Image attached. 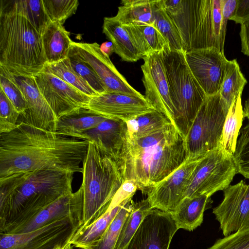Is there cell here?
<instances>
[{"label":"cell","mask_w":249,"mask_h":249,"mask_svg":"<svg viewBox=\"0 0 249 249\" xmlns=\"http://www.w3.org/2000/svg\"><path fill=\"white\" fill-rule=\"evenodd\" d=\"M89 142L68 138L22 123L0 133V179L40 170L83 173Z\"/></svg>","instance_id":"cell-1"},{"label":"cell","mask_w":249,"mask_h":249,"mask_svg":"<svg viewBox=\"0 0 249 249\" xmlns=\"http://www.w3.org/2000/svg\"><path fill=\"white\" fill-rule=\"evenodd\" d=\"M74 173L40 170L0 179V233H5L72 193Z\"/></svg>","instance_id":"cell-2"},{"label":"cell","mask_w":249,"mask_h":249,"mask_svg":"<svg viewBox=\"0 0 249 249\" xmlns=\"http://www.w3.org/2000/svg\"><path fill=\"white\" fill-rule=\"evenodd\" d=\"M187 159L185 138L173 124L144 137L129 140L124 157V179L146 195Z\"/></svg>","instance_id":"cell-3"},{"label":"cell","mask_w":249,"mask_h":249,"mask_svg":"<svg viewBox=\"0 0 249 249\" xmlns=\"http://www.w3.org/2000/svg\"><path fill=\"white\" fill-rule=\"evenodd\" d=\"M46 63L41 35L25 17L0 13V65L11 73L34 76Z\"/></svg>","instance_id":"cell-4"},{"label":"cell","mask_w":249,"mask_h":249,"mask_svg":"<svg viewBox=\"0 0 249 249\" xmlns=\"http://www.w3.org/2000/svg\"><path fill=\"white\" fill-rule=\"evenodd\" d=\"M83 221L81 228L91 224L108 209L125 181L122 166L89 142L83 163Z\"/></svg>","instance_id":"cell-5"},{"label":"cell","mask_w":249,"mask_h":249,"mask_svg":"<svg viewBox=\"0 0 249 249\" xmlns=\"http://www.w3.org/2000/svg\"><path fill=\"white\" fill-rule=\"evenodd\" d=\"M162 56L175 109L174 125L185 139L207 95L191 72L183 50H172L167 46Z\"/></svg>","instance_id":"cell-6"},{"label":"cell","mask_w":249,"mask_h":249,"mask_svg":"<svg viewBox=\"0 0 249 249\" xmlns=\"http://www.w3.org/2000/svg\"><path fill=\"white\" fill-rule=\"evenodd\" d=\"M221 0H182L180 11L171 17L180 33L182 50L215 48L221 52Z\"/></svg>","instance_id":"cell-7"},{"label":"cell","mask_w":249,"mask_h":249,"mask_svg":"<svg viewBox=\"0 0 249 249\" xmlns=\"http://www.w3.org/2000/svg\"><path fill=\"white\" fill-rule=\"evenodd\" d=\"M228 110L219 92L207 96L185 139L187 159L202 158L220 147Z\"/></svg>","instance_id":"cell-8"},{"label":"cell","mask_w":249,"mask_h":249,"mask_svg":"<svg viewBox=\"0 0 249 249\" xmlns=\"http://www.w3.org/2000/svg\"><path fill=\"white\" fill-rule=\"evenodd\" d=\"M236 174L232 156L220 147L210 151L201 158L196 167L183 199L202 196L211 197L228 187Z\"/></svg>","instance_id":"cell-9"},{"label":"cell","mask_w":249,"mask_h":249,"mask_svg":"<svg viewBox=\"0 0 249 249\" xmlns=\"http://www.w3.org/2000/svg\"><path fill=\"white\" fill-rule=\"evenodd\" d=\"M83 213L70 215L35 231L20 234L0 233V249H53L70 243L82 226Z\"/></svg>","instance_id":"cell-10"},{"label":"cell","mask_w":249,"mask_h":249,"mask_svg":"<svg viewBox=\"0 0 249 249\" xmlns=\"http://www.w3.org/2000/svg\"><path fill=\"white\" fill-rule=\"evenodd\" d=\"M142 59L143 63L141 69L145 97L157 111L164 115L174 125L175 112L171 99L162 51L150 53Z\"/></svg>","instance_id":"cell-11"},{"label":"cell","mask_w":249,"mask_h":249,"mask_svg":"<svg viewBox=\"0 0 249 249\" xmlns=\"http://www.w3.org/2000/svg\"><path fill=\"white\" fill-rule=\"evenodd\" d=\"M223 192V200L213 210L223 235L249 228V184L241 180Z\"/></svg>","instance_id":"cell-12"},{"label":"cell","mask_w":249,"mask_h":249,"mask_svg":"<svg viewBox=\"0 0 249 249\" xmlns=\"http://www.w3.org/2000/svg\"><path fill=\"white\" fill-rule=\"evenodd\" d=\"M202 158L186 160L146 193L151 207L163 212H175L183 199L193 172Z\"/></svg>","instance_id":"cell-13"},{"label":"cell","mask_w":249,"mask_h":249,"mask_svg":"<svg viewBox=\"0 0 249 249\" xmlns=\"http://www.w3.org/2000/svg\"><path fill=\"white\" fill-rule=\"evenodd\" d=\"M186 62L195 78L207 95L218 93L225 75L228 60L215 48L185 52Z\"/></svg>","instance_id":"cell-14"},{"label":"cell","mask_w":249,"mask_h":249,"mask_svg":"<svg viewBox=\"0 0 249 249\" xmlns=\"http://www.w3.org/2000/svg\"><path fill=\"white\" fill-rule=\"evenodd\" d=\"M34 77L56 119L75 109L88 106L91 97L53 74L42 71Z\"/></svg>","instance_id":"cell-15"},{"label":"cell","mask_w":249,"mask_h":249,"mask_svg":"<svg viewBox=\"0 0 249 249\" xmlns=\"http://www.w3.org/2000/svg\"><path fill=\"white\" fill-rule=\"evenodd\" d=\"M87 107L107 119L125 122L138 116L156 111L143 95L118 92H107L92 97Z\"/></svg>","instance_id":"cell-16"},{"label":"cell","mask_w":249,"mask_h":249,"mask_svg":"<svg viewBox=\"0 0 249 249\" xmlns=\"http://www.w3.org/2000/svg\"><path fill=\"white\" fill-rule=\"evenodd\" d=\"M178 230L170 213L153 209L145 217L125 249H169Z\"/></svg>","instance_id":"cell-17"},{"label":"cell","mask_w":249,"mask_h":249,"mask_svg":"<svg viewBox=\"0 0 249 249\" xmlns=\"http://www.w3.org/2000/svg\"><path fill=\"white\" fill-rule=\"evenodd\" d=\"M81 57L88 63L100 78L107 92H118L142 95L134 89L111 62L109 55L102 50L96 42H72Z\"/></svg>","instance_id":"cell-18"},{"label":"cell","mask_w":249,"mask_h":249,"mask_svg":"<svg viewBox=\"0 0 249 249\" xmlns=\"http://www.w3.org/2000/svg\"><path fill=\"white\" fill-rule=\"evenodd\" d=\"M137 190L134 183L125 180L113 197L107 211L89 225L80 228L70 243L81 249H90L98 242L121 208L132 200Z\"/></svg>","instance_id":"cell-19"},{"label":"cell","mask_w":249,"mask_h":249,"mask_svg":"<svg viewBox=\"0 0 249 249\" xmlns=\"http://www.w3.org/2000/svg\"><path fill=\"white\" fill-rule=\"evenodd\" d=\"M76 138L92 142L101 152L117 161L122 169L124 168L127 138L126 122L107 119Z\"/></svg>","instance_id":"cell-20"},{"label":"cell","mask_w":249,"mask_h":249,"mask_svg":"<svg viewBox=\"0 0 249 249\" xmlns=\"http://www.w3.org/2000/svg\"><path fill=\"white\" fill-rule=\"evenodd\" d=\"M12 74L23 92L27 105L25 113L19 116L20 122L54 132L56 118L41 93L34 76Z\"/></svg>","instance_id":"cell-21"},{"label":"cell","mask_w":249,"mask_h":249,"mask_svg":"<svg viewBox=\"0 0 249 249\" xmlns=\"http://www.w3.org/2000/svg\"><path fill=\"white\" fill-rule=\"evenodd\" d=\"M83 213V189L59 198L33 217L8 231L6 234L29 232L66 216Z\"/></svg>","instance_id":"cell-22"},{"label":"cell","mask_w":249,"mask_h":249,"mask_svg":"<svg viewBox=\"0 0 249 249\" xmlns=\"http://www.w3.org/2000/svg\"><path fill=\"white\" fill-rule=\"evenodd\" d=\"M107 119L87 107H82L57 119L54 133L60 136L76 138Z\"/></svg>","instance_id":"cell-23"},{"label":"cell","mask_w":249,"mask_h":249,"mask_svg":"<svg viewBox=\"0 0 249 249\" xmlns=\"http://www.w3.org/2000/svg\"><path fill=\"white\" fill-rule=\"evenodd\" d=\"M70 35L57 21L51 22L45 28L41 37L46 63H56L68 57L73 42Z\"/></svg>","instance_id":"cell-24"},{"label":"cell","mask_w":249,"mask_h":249,"mask_svg":"<svg viewBox=\"0 0 249 249\" xmlns=\"http://www.w3.org/2000/svg\"><path fill=\"white\" fill-rule=\"evenodd\" d=\"M103 33L111 41L113 52L123 61L134 62L142 58L124 26L114 17L104 18Z\"/></svg>","instance_id":"cell-25"},{"label":"cell","mask_w":249,"mask_h":249,"mask_svg":"<svg viewBox=\"0 0 249 249\" xmlns=\"http://www.w3.org/2000/svg\"><path fill=\"white\" fill-rule=\"evenodd\" d=\"M211 197L202 196L184 198L171 214L178 229L193 231L201 225L204 213L211 208Z\"/></svg>","instance_id":"cell-26"},{"label":"cell","mask_w":249,"mask_h":249,"mask_svg":"<svg viewBox=\"0 0 249 249\" xmlns=\"http://www.w3.org/2000/svg\"><path fill=\"white\" fill-rule=\"evenodd\" d=\"M0 13L15 14L25 17L41 35L51 22L42 0H1Z\"/></svg>","instance_id":"cell-27"},{"label":"cell","mask_w":249,"mask_h":249,"mask_svg":"<svg viewBox=\"0 0 249 249\" xmlns=\"http://www.w3.org/2000/svg\"><path fill=\"white\" fill-rule=\"evenodd\" d=\"M124 27L142 58L150 53L162 51L169 46L166 39L153 24Z\"/></svg>","instance_id":"cell-28"},{"label":"cell","mask_w":249,"mask_h":249,"mask_svg":"<svg viewBox=\"0 0 249 249\" xmlns=\"http://www.w3.org/2000/svg\"><path fill=\"white\" fill-rule=\"evenodd\" d=\"M242 93H239L229 109L220 142V147L231 156L235 152L239 132L244 118Z\"/></svg>","instance_id":"cell-29"},{"label":"cell","mask_w":249,"mask_h":249,"mask_svg":"<svg viewBox=\"0 0 249 249\" xmlns=\"http://www.w3.org/2000/svg\"><path fill=\"white\" fill-rule=\"evenodd\" d=\"M153 0H123L115 18L123 25L153 24Z\"/></svg>","instance_id":"cell-30"},{"label":"cell","mask_w":249,"mask_h":249,"mask_svg":"<svg viewBox=\"0 0 249 249\" xmlns=\"http://www.w3.org/2000/svg\"><path fill=\"white\" fill-rule=\"evenodd\" d=\"M171 124L162 113L155 111L138 116L126 122L127 139H139Z\"/></svg>","instance_id":"cell-31"},{"label":"cell","mask_w":249,"mask_h":249,"mask_svg":"<svg viewBox=\"0 0 249 249\" xmlns=\"http://www.w3.org/2000/svg\"><path fill=\"white\" fill-rule=\"evenodd\" d=\"M153 24L164 37L172 50H182L179 30L174 20L166 11L163 0H153Z\"/></svg>","instance_id":"cell-32"},{"label":"cell","mask_w":249,"mask_h":249,"mask_svg":"<svg viewBox=\"0 0 249 249\" xmlns=\"http://www.w3.org/2000/svg\"><path fill=\"white\" fill-rule=\"evenodd\" d=\"M131 211L125 219L115 249H125L145 217L153 209L147 198L138 202L131 200Z\"/></svg>","instance_id":"cell-33"},{"label":"cell","mask_w":249,"mask_h":249,"mask_svg":"<svg viewBox=\"0 0 249 249\" xmlns=\"http://www.w3.org/2000/svg\"><path fill=\"white\" fill-rule=\"evenodd\" d=\"M247 80L241 71L236 59L227 62L225 75L219 91L220 97L226 107L230 106L240 92H242Z\"/></svg>","instance_id":"cell-34"},{"label":"cell","mask_w":249,"mask_h":249,"mask_svg":"<svg viewBox=\"0 0 249 249\" xmlns=\"http://www.w3.org/2000/svg\"><path fill=\"white\" fill-rule=\"evenodd\" d=\"M42 71L53 74L91 98L99 94L73 70L68 57L56 63H46Z\"/></svg>","instance_id":"cell-35"},{"label":"cell","mask_w":249,"mask_h":249,"mask_svg":"<svg viewBox=\"0 0 249 249\" xmlns=\"http://www.w3.org/2000/svg\"><path fill=\"white\" fill-rule=\"evenodd\" d=\"M0 88L20 115H24L27 110V105L23 92L12 73L2 65H0Z\"/></svg>","instance_id":"cell-36"},{"label":"cell","mask_w":249,"mask_h":249,"mask_svg":"<svg viewBox=\"0 0 249 249\" xmlns=\"http://www.w3.org/2000/svg\"><path fill=\"white\" fill-rule=\"evenodd\" d=\"M68 58L73 70L97 93L101 94L107 92L105 87L92 68L81 57L72 45Z\"/></svg>","instance_id":"cell-37"},{"label":"cell","mask_w":249,"mask_h":249,"mask_svg":"<svg viewBox=\"0 0 249 249\" xmlns=\"http://www.w3.org/2000/svg\"><path fill=\"white\" fill-rule=\"evenodd\" d=\"M130 202L121 208L102 238L90 249H115L122 226L131 211Z\"/></svg>","instance_id":"cell-38"},{"label":"cell","mask_w":249,"mask_h":249,"mask_svg":"<svg viewBox=\"0 0 249 249\" xmlns=\"http://www.w3.org/2000/svg\"><path fill=\"white\" fill-rule=\"evenodd\" d=\"M45 11L51 22L62 25L76 12L79 5L77 0H42Z\"/></svg>","instance_id":"cell-39"},{"label":"cell","mask_w":249,"mask_h":249,"mask_svg":"<svg viewBox=\"0 0 249 249\" xmlns=\"http://www.w3.org/2000/svg\"><path fill=\"white\" fill-rule=\"evenodd\" d=\"M232 157L237 173L249 179V121L241 129Z\"/></svg>","instance_id":"cell-40"},{"label":"cell","mask_w":249,"mask_h":249,"mask_svg":"<svg viewBox=\"0 0 249 249\" xmlns=\"http://www.w3.org/2000/svg\"><path fill=\"white\" fill-rule=\"evenodd\" d=\"M20 113L0 88V133L15 128Z\"/></svg>","instance_id":"cell-41"},{"label":"cell","mask_w":249,"mask_h":249,"mask_svg":"<svg viewBox=\"0 0 249 249\" xmlns=\"http://www.w3.org/2000/svg\"><path fill=\"white\" fill-rule=\"evenodd\" d=\"M208 249H249V228L217 239Z\"/></svg>","instance_id":"cell-42"},{"label":"cell","mask_w":249,"mask_h":249,"mask_svg":"<svg viewBox=\"0 0 249 249\" xmlns=\"http://www.w3.org/2000/svg\"><path fill=\"white\" fill-rule=\"evenodd\" d=\"M236 4L237 0H221L222 18L220 42L221 51L223 53L228 20L233 14Z\"/></svg>","instance_id":"cell-43"},{"label":"cell","mask_w":249,"mask_h":249,"mask_svg":"<svg viewBox=\"0 0 249 249\" xmlns=\"http://www.w3.org/2000/svg\"><path fill=\"white\" fill-rule=\"evenodd\" d=\"M229 20L242 24L249 20V0H237L234 12Z\"/></svg>","instance_id":"cell-44"},{"label":"cell","mask_w":249,"mask_h":249,"mask_svg":"<svg viewBox=\"0 0 249 249\" xmlns=\"http://www.w3.org/2000/svg\"><path fill=\"white\" fill-rule=\"evenodd\" d=\"M239 35L241 52L249 56V20L241 24Z\"/></svg>","instance_id":"cell-45"},{"label":"cell","mask_w":249,"mask_h":249,"mask_svg":"<svg viewBox=\"0 0 249 249\" xmlns=\"http://www.w3.org/2000/svg\"><path fill=\"white\" fill-rule=\"evenodd\" d=\"M165 8L171 16L176 15L182 7V0H163Z\"/></svg>","instance_id":"cell-46"},{"label":"cell","mask_w":249,"mask_h":249,"mask_svg":"<svg viewBox=\"0 0 249 249\" xmlns=\"http://www.w3.org/2000/svg\"><path fill=\"white\" fill-rule=\"evenodd\" d=\"M244 118L249 119V98H248L245 103L243 108Z\"/></svg>","instance_id":"cell-47"},{"label":"cell","mask_w":249,"mask_h":249,"mask_svg":"<svg viewBox=\"0 0 249 249\" xmlns=\"http://www.w3.org/2000/svg\"><path fill=\"white\" fill-rule=\"evenodd\" d=\"M69 243L64 245H58L53 249H66Z\"/></svg>","instance_id":"cell-48"},{"label":"cell","mask_w":249,"mask_h":249,"mask_svg":"<svg viewBox=\"0 0 249 249\" xmlns=\"http://www.w3.org/2000/svg\"><path fill=\"white\" fill-rule=\"evenodd\" d=\"M73 246L70 243L68 244L66 249H73Z\"/></svg>","instance_id":"cell-49"}]
</instances>
